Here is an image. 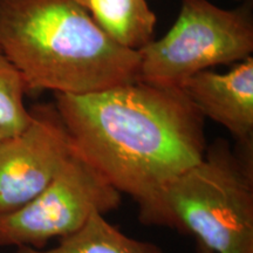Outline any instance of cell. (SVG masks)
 Returning a JSON list of instances; mask_svg holds the SVG:
<instances>
[{
	"label": "cell",
	"instance_id": "obj_1",
	"mask_svg": "<svg viewBox=\"0 0 253 253\" xmlns=\"http://www.w3.org/2000/svg\"><path fill=\"white\" fill-rule=\"evenodd\" d=\"M75 149L136 203L207 150L204 116L181 88L140 80L84 95L55 94Z\"/></svg>",
	"mask_w": 253,
	"mask_h": 253
},
{
	"label": "cell",
	"instance_id": "obj_2",
	"mask_svg": "<svg viewBox=\"0 0 253 253\" xmlns=\"http://www.w3.org/2000/svg\"><path fill=\"white\" fill-rule=\"evenodd\" d=\"M0 46L28 93L84 95L138 80V52L110 40L77 0H0Z\"/></svg>",
	"mask_w": 253,
	"mask_h": 253
},
{
	"label": "cell",
	"instance_id": "obj_3",
	"mask_svg": "<svg viewBox=\"0 0 253 253\" xmlns=\"http://www.w3.org/2000/svg\"><path fill=\"white\" fill-rule=\"evenodd\" d=\"M138 219L213 253H253V140L217 138L202 160L137 203Z\"/></svg>",
	"mask_w": 253,
	"mask_h": 253
},
{
	"label": "cell",
	"instance_id": "obj_4",
	"mask_svg": "<svg viewBox=\"0 0 253 253\" xmlns=\"http://www.w3.org/2000/svg\"><path fill=\"white\" fill-rule=\"evenodd\" d=\"M253 52V18L246 2L235 9L209 0H182L166 36L138 52V80L157 87L181 88L199 72L240 62Z\"/></svg>",
	"mask_w": 253,
	"mask_h": 253
},
{
	"label": "cell",
	"instance_id": "obj_5",
	"mask_svg": "<svg viewBox=\"0 0 253 253\" xmlns=\"http://www.w3.org/2000/svg\"><path fill=\"white\" fill-rule=\"evenodd\" d=\"M122 194L80 154H74L47 188L14 212L0 217V246L41 250L82 229L94 213L121 205Z\"/></svg>",
	"mask_w": 253,
	"mask_h": 253
},
{
	"label": "cell",
	"instance_id": "obj_6",
	"mask_svg": "<svg viewBox=\"0 0 253 253\" xmlns=\"http://www.w3.org/2000/svg\"><path fill=\"white\" fill-rule=\"evenodd\" d=\"M30 110L27 128L0 142V217L40 195L77 153L54 103Z\"/></svg>",
	"mask_w": 253,
	"mask_h": 253
},
{
	"label": "cell",
	"instance_id": "obj_7",
	"mask_svg": "<svg viewBox=\"0 0 253 253\" xmlns=\"http://www.w3.org/2000/svg\"><path fill=\"white\" fill-rule=\"evenodd\" d=\"M181 89L204 119L226 128L236 142L253 140V58L237 62L225 74L203 71Z\"/></svg>",
	"mask_w": 253,
	"mask_h": 253
},
{
	"label": "cell",
	"instance_id": "obj_8",
	"mask_svg": "<svg viewBox=\"0 0 253 253\" xmlns=\"http://www.w3.org/2000/svg\"><path fill=\"white\" fill-rule=\"evenodd\" d=\"M101 31L123 48L140 52L151 41L157 18L147 0H77Z\"/></svg>",
	"mask_w": 253,
	"mask_h": 253
},
{
	"label": "cell",
	"instance_id": "obj_9",
	"mask_svg": "<svg viewBox=\"0 0 253 253\" xmlns=\"http://www.w3.org/2000/svg\"><path fill=\"white\" fill-rule=\"evenodd\" d=\"M15 253H164L162 249L125 235L103 214L94 213L86 225L73 235L59 239L49 250L18 246Z\"/></svg>",
	"mask_w": 253,
	"mask_h": 253
},
{
	"label": "cell",
	"instance_id": "obj_10",
	"mask_svg": "<svg viewBox=\"0 0 253 253\" xmlns=\"http://www.w3.org/2000/svg\"><path fill=\"white\" fill-rule=\"evenodd\" d=\"M28 94L20 72L0 46V142L20 134L30 125L31 110L25 106Z\"/></svg>",
	"mask_w": 253,
	"mask_h": 253
},
{
	"label": "cell",
	"instance_id": "obj_11",
	"mask_svg": "<svg viewBox=\"0 0 253 253\" xmlns=\"http://www.w3.org/2000/svg\"><path fill=\"white\" fill-rule=\"evenodd\" d=\"M196 253H213V252L210 251V250L207 248H204V246L197 244L196 245Z\"/></svg>",
	"mask_w": 253,
	"mask_h": 253
}]
</instances>
